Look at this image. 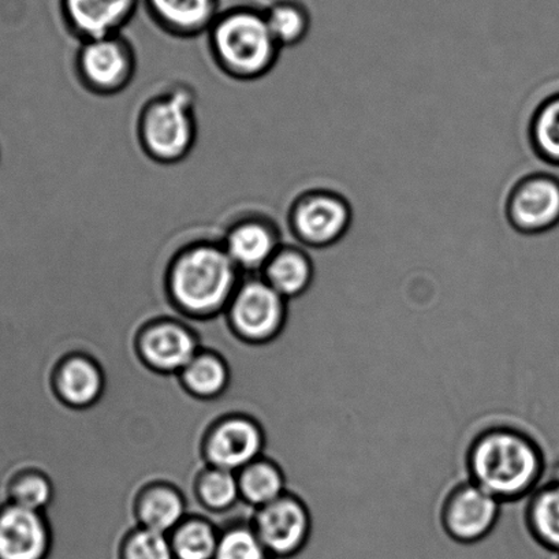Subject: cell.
Returning a JSON list of instances; mask_svg holds the SVG:
<instances>
[{
    "label": "cell",
    "instance_id": "1",
    "mask_svg": "<svg viewBox=\"0 0 559 559\" xmlns=\"http://www.w3.org/2000/svg\"><path fill=\"white\" fill-rule=\"evenodd\" d=\"M471 481L502 503L528 498L542 485L546 461L539 443L512 426H491L471 439L465 453Z\"/></svg>",
    "mask_w": 559,
    "mask_h": 559
},
{
    "label": "cell",
    "instance_id": "2",
    "mask_svg": "<svg viewBox=\"0 0 559 559\" xmlns=\"http://www.w3.org/2000/svg\"><path fill=\"white\" fill-rule=\"evenodd\" d=\"M163 285L174 306L197 318L226 311L243 278L221 240L183 243L167 260Z\"/></svg>",
    "mask_w": 559,
    "mask_h": 559
},
{
    "label": "cell",
    "instance_id": "3",
    "mask_svg": "<svg viewBox=\"0 0 559 559\" xmlns=\"http://www.w3.org/2000/svg\"><path fill=\"white\" fill-rule=\"evenodd\" d=\"M210 57L226 78L253 83L273 72L282 48L265 20L264 9L222 10L207 34Z\"/></svg>",
    "mask_w": 559,
    "mask_h": 559
},
{
    "label": "cell",
    "instance_id": "4",
    "mask_svg": "<svg viewBox=\"0 0 559 559\" xmlns=\"http://www.w3.org/2000/svg\"><path fill=\"white\" fill-rule=\"evenodd\" d=\"M198 138L197 94L191 86H167L140 107L135 139L141 152L156 165L176 166L187 160Z\"/></svg>",
    "mask_w": 559,
    "mask_h": 559
},
{
    "label": "cell",
    "instance_id": "5",
    "mask_svg": "<svg viewBox=\"0 0 559 559\" xmlns=\"http://www.w3.org/2000/svg\"><path fill=\"white\" fill-rule=\"evenodd\" d=\"M74 75L81 88L99 97L122 94L138 73V52L123 35L79 43Z\"/></svg>",
    "mask_w": 559,
    "mask_h": 559
},
{
    "label": "cell",
    "instance_id": "6",
    "mask_svg": "<svg viewBox=\"0 0 559 559\" xmlns=\"http://www.w3.org/2000/svg\"><path fill=\"white\" fill-rule=\"evenodd\" d=\"M287 227L304 248L325 249L344 240L353 224V209L344 194L313 188L298 194L287 210Z\"/></svg>",
    "mask_w": 559,
    "mask_h": 559
},
{
    "label": "cell",
    "instance_id": "7",
    "mask_svg": "<svg viewBox=\"0 0 559 559\" xmlns=\"http://www.w3.org/2000/svg\"><path fill=\"white\" fill-rule=\"evenodd\" d=\"M289 304L260 275H243L227 313L243 340L260 344L276 338L289 318Z\"/></svg>",
    "mask_w": 559,
    "mask_h": 559
},
{
    "label": "cell",
    "instance_id": "8",
    "mask_svg": "<svg viewBox=\"0 0 559 559\" xmlns=\"http://www.w3.org/2000/svg\"><path fill=\"white\" fill-rule=\"evenodd\" d=\"M503 503L469 479L450 488L439 508V525L450 539L474 545L486 539L501 519Z\"/></svg>",
    "mask_w": 559,
    "mask_h": 559
},
{
    "label": "cell",
    "instance_id": "9",
    "mask_svg": "<svg viewBox=\"0 0 559 559\" xmlns=\"http://www.w3.org/2000/svg\"><path fill=\"white\" fill-rule=\"evenodd\" d=\"M504 216L523 236H540L559 226V177L551 173L526 174L515 181L504 202Z\"/></svg>",
    "mask_w": 559,
    "mask_h": 559
},
{
    "label": "cell",
    "instance_id": "10",
    "mask_svg": "<svg viewBox=\"0 0 559 559\" xmlns=\"http://www.w3.org/2000/svg\"><path fill=\"white\" fill-rule=\"evenodd\" d=\"M313 513L306 499L286 492L258 510L253 528L270 556L287 559L306 550L313 534Z\"/></svg>",
    "mask_w": 559,
    "mask_h": 559
},
{
    "label": "cell",
    "instance_id": "11",
    "mask_svg": "<svg viewBox=\"0 0 559 559\" xmlns=\"http://www.w3.org/2000/svg\"><path fill=\"white\" fill-rule=\"evenodd\" d=\"M221 242L243 275H260L284 243L278 224L263 214H247L233 221Z\"/></svg>",
    "mask_w": 559,
    "mask_h": 559
},
{
    "label": "cell",
    "instance_id": "12",
    "mask_svg": "<svg viewBox=\"0 0 559 559\" xmlns=\"http://www.w3.org/2000/svg\"><path fill=\"white\" fill-rule=\"evenodd\" d=\"M143 0H59L68 34L79 43L122 35Z\"/></svg>",
    "mask_w": 559,
    "mask_h": 559
},
{
    "label": "cell",
    "instance_id": "13",
    "mask_svg": "<svg viewBox=\"0 0 559 559\" xmlns=\"http://www.w3.org/2000/svg\"><path fill=\"white\" fill-rule=\"evenodd\" d=\"M265 437L262 428L247 417H230L214 428L205 447L213 468L238 472L263 459Z\"/></svg>",
    "mask_w": 559,
    "mask_h": 559
},
{
    "label": "cell",
    "instance_id": "14",
    "mask_svg": "<svg viewBox=\"0 0 559 559\" xmlns=\"http://www.w3.org/2000/svg\"><path fill=\"white\" fill-rule=\"evenodd\" d=\"M50 546L45 514L0 503V559H46Z\"/></svg>",
    "mask_w": 559,
    "mask_h": 559
},
{
    "label": "cell",
    "instance_id": "15",
    "mask_svg": "<svg viewBox=\"0 0 559 559\" xmlns=\"http://www.w3.org/2000/svg\"><path fill=\"white\" fill-rule=\"evenodd\" d=\"M150 20L176 39L207 35L222 10L219 0H143Z\"/></svg>",
    "mask_w": 559,
    "mask_h": 559
},
{
    "label": "cell",
    "instance_id": "16",
    "mask_svg": "<svg viewBox=\"0 0 559 559\" xmlns=\"http://www.w3.org/2000/svg\"><path fill=\"white\" fill-rule=\"evenodd\" d=\"M139 346L148 366L167 373H181L202 352L197 335L174 322L150 325L141 335Z\"/></svg>",
    "mask_w": 559,
    "mask_h": 559
},
{
    "label": "cell",
    "instance_id": "17",
    "mask_svg": "<svg viewBox=\"0 0 559 559\" xmlns=\"http://www.w3.org/2000/svg\"><path fill=\"white\" fill-rule=\"evenodd\" d=\"M260 276L287 301H295L311 290L314 282L313 260L306 248L282 243Z\"/></svg>",
    "mask_w": 559,
    "mask_h": 559
},
{
    "label": "cell",
    "instance_id": "18",
    "mask_svg": "<svg viewBox=\"0 0 559 559\" xmlns=\"http://www.w3.org/2000/svg\"><path fill=\"white\" fill-rule=\"evenodd\" d=\"M525 525L540 546L559 554V468L528 497Z\"/></svg>",
    "mask_w": 559,
    "mask_h": 559
},
{
    "label": "cell",
    "instance_id": "19",
    "mask_svg": "<svg viewBox=\"0 0 559 559\" xmlns=\"http://www.w3.org/2000/svg\"><path fill=\"white\" fill-rule=\"evenodd\" d=\"M57 388L64 403L75 408H86L100 399L105 390V376L91 358L74 356L59 368Z\"/></svg>",
    "mask_w": 559,
    "mask_h": 559
},
{
    "label": "cell",
    "instance_id": "20",
    "mask_svg": "<svg viewBox=\"0 0 559 559\" xmlns=\"http://www.w3.org/2000/svg\"><path fill=\"white\" fill-rule=\"evenodd\" d=\"M139 518L143 528L166 535L176 531L183 519H188L187 503L173 487H152L140 499Z\"/></svg>",
    "mask_w": 559,
    "mask_h": 559
},
{
    "label": "cell",
    "instance_id": "21",
    "mask_svg": "<svg viewBox=\"0 0 559 559\" xmlns=\"http://www.w3.org/2000/svg\"><path fill=\"white\" fill-rule=\"evenodd\" d=\"M526 134L535 156L548 166L559 167V91L535 107Z\"/></svg>",
    "mask_w": 559,
    "mask_h": 559
},
{
    "label": "cell",
    "instance_id": "22",
    "mask_svg": "<svg viewBox=\"0 0 559 559\" xmlns=\"http://www.w3.org/2000/svg\"><path fill=\"white\" fill-rule=\"evenodd\" d=\"M241 497L254 508H264L278 501L287 492L284 471L273 461L260 459L241 471Z\"/></svg>",
    "mask_w": 559,
    "mask_h": 559
},
{
    "label": "cell",
    "instance_id": "23",
    "mask_svg": "<svg viewBox=\"0 0 559 559\" xmlns=\"http://www.w3.org/2000/svg\"><path fill=\"white\" fill-rule=\"evenodd\" d=\"M264 15L282 50L301 45L311 31V14L298 0H275L264 9Z\"/></svg>",
    "mask_w": 559,
    "mask_h": 559
},
{
    "label": "cell",
    "instance_id": "24",
    "mask_svg": "<svg viewBox=\"0 0 559 559\" xmlns=\"http://www.w3.org/2000/svg\"><path fill=\"white\" fill-rule=\"evenodd\" d=\"M2 492L8 503L43 513L50 507L53 488L48 477L26 466H20L4 477Z\"/></svg>",
    "mask_w": 559,
    "mask_h": 559
},
{
    "label": "cell",
    "instance_id": "25",
    "mask_svg": "<svg viewBox=\"0 0 559 559\" xmlns=\"http://www.w3.org/2000/svg\"><path fill=\"white\" fill-rule=\"evenodd\" d=\"M185 388L200 399H215L230 383L227 364L214 353L200 352L197 358L181 372Z\"/></svg>",
    "mask_w": 559,
    "mask_h": 559
},
{
    "label": "cell",
    "instance_id": "26",
    "mask_svg": "<svg viewBox=\"0 0 559 559\" xmlns=\"http://www.w3.org/2000/svg\"><path fill=\"white\" fill-rule=\"evenodd\" d=\"M188 520L170 537L176 559H214L219 532L207 521Z\"/></svg>",
    "mask_w": 559,
    "mask_h": 559
},
{
    "label": "cell",
    "instance_id": "27",
    "mask_svg": "<svg viewBox=\"0 0 559 559\" xmlns=\"http://www.w3.org/2000/svg\"><path fill=\"white\" fill-rule=\"evenodd\" d=\"M198 492L200 501L214 512H225L242 501L240 480L235 472L213 466L200 479Z\"/></svg>",
    "mask_w": 559,
    "mask_h": 559
},
{
    "label": "cell",
    "instance_id": "28",
    "mask_svg": "<svg viewBox=\"0 0 559 559\" xmlns=\"http://www.w3.org/2000/svg\"><path fill=\"white\" fill-rule=\"evenodd\" d=\"M214 559H273L253 526H236L219 537Z\"/></svg>",
    "mask_w": 559,
    "mask_h": 559
},
{
    "label": "cell",
    "instance_id": "29",
    "mask_svg": "<svg viewBox=\"0 0 559 559\" xmlns=\"http://www.w3.org/2000/svg\"><path fill=\"white\" fill-rule=\"evenodd\" d=\"M123 559H176L170 537L160 532L140 528L129 537Z\"/></svg>",
    "mask_w": 559,
    "mask_h": 559
}]
</instances>
